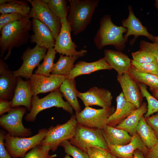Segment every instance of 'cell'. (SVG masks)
<instances>
[{"label": "cell", "mask_w": 158, "mask_h": 158, "mask_svg": "<svg viewBox=\"0 0 158 158\" xmlns=\"http://www.w3.org/2000/svg\"><path fill=\"white\" fill-rule=\"evenodd\" d=\"M152 96L157 99H158V88L151 91Z\"/></svg>", "instance_id": "obj_47"}, {"label": "cell", "mask_w": 158, "mask_h": 158, "mask_svg": "<svg viewBox=\"0 0 158 158\" xmlns=\"http://www.w3.org/2000/svg\"><path fill=\"white\" fill-rule=\"evenodd\" d=\"M128 73L137 83L149 87L150 91L158 88V75L140 72L132 66Z\"/></svg>", "instance_id": "obj_28"}, {"label": "cell", "mask_w": 158, "mask_h": 158, "mask_svg": "<svg viewBox=\"0 0 158 158\" xmlns=\"http://www.w3.org/2000/svg\"><path fill=\"white\" fill-rule=\"evenodd\" d=\"M47 131L46 128L41 129L36 134L29 137H15L6 133L4 136L5 146L12 158H24L28 151L41 144Z\"/></svg>", "instance_id": "obj_4"}, {"label": "cell", "mask_w": 158, "mask_h": 158, "mask_svg": "<svg viewBox=\"0 0 158 158\" xmlns=\"http://www.w3.org/2000/svg\"><path fill=\"white\" fill-rule=\"evenodd\" d=\"M69 141L72 145L85 152L87 149L91 147L108 148L102 130L78 124L75 135Z\"/></svg>", "instance_id": "obj_6"}, {"label": "cell", "mask_w": 158, "mask_h": 158, "mask_svg": "<svg viewBox=\"0 0 158 158\" xmlns=\"http://www.w3.org/2000/svg\"><path fill=\"white\" fill-rule=\"evenodd\" d=\"M133 60L140 63L157 62L155 57L152 54L143 50H139L131 53Z\"/></svg>", "instance_id": "obj_37"}, {"label": "cell", "mask_w": 158, "mask_h": 158, "mask_svg": "<svg viewBox=\"0 0 158 158\" xmlns=\"http://www.w3.org/2000/svg\"><path fill=\"white\" fill-rule=\"evenodd\" d=\"M61 28L60 32L55 40L54 49L57 52L62 55L69 56L82 57L85 54L86 50L80 51L76 49L77 45L71 39V27L66 18L60 19Z\"/></svg>", "instance_id": "obj_11"}, {"label": "cell", "mask_w": 158, "mask_h": 158, "mask_svg": "<svg viewBox=\"0 0 158 158\" xmlns=\"http://www.w3.org/2000/svg\"><path fill=\"white\" fill-rule=\"evenodd\" d=\"M6 133L5 131H0V158H12L6 150L4 145V136Z\"/></svg>", "instance_id": "obj_41"}, {"label": "cell", "mask_w": 158, "mask_h": 158, "mask_svg": "<svg viewBox=\"0 0 158 158\" xmlns=\"http://www.w3.org/2000/svg\"><path fill=\"white\" fill-rule=\"evenodd\" d=\"M31 9L27 3L24 4L6 3L0 4L1 14L16 13L29 17Z\"/></svg>", "instance_id": "obj_30"}, {"label": "cell", "mask_w": 158, "mask_h": 158, "mask_svg": "<svg viewBox=\"0 0 158 158\" xmlns=\"http://www.w3.org/2000/svg\"><path fill=\"white\" fill-rule=\"evenodd\" d=\"M78 97L81 100L85 107L97 105L104 109L111 107V93L104 88L93 87L85 92H79Z\"/></svg>", "instance_id": "obj_14"}, {"label": "cell", "mask_w": 158, "mask_h": 158, "mask_svg": "<svg viewBox=\"0 0 158 158\" xmlns=\"http://www.w3.org/2000/svg\"><path fill=\"white\" fill-rule=\"evenodd\" d=\"M33 34L30 35V42L48 50L54 47L55 39L49 28L40 21L32 19V21Z\"/></svg>", "instance_id": "obj_18"}, {"label": "cell", "mask_w": 158, "mask_h": 158, "mask_svg": "<svg viewBox=\"0 0 158 158\" xmlns=\"http://www.w3.org/2000/svg\"><path fill=\"white\" fill-rule=\"evenodd\" d=\"M154 134L158 140V131H154Z\"/></svg>", "instance_id": "obj_50"}, {"label": "cell", "mask_w": 158, "mask_h": 158, "mask_svg": "<svg viewBox=\"0 0 158 158\" xmlns=\"http://www.w3.org/2000/svg\"><path fill=\"white\" fill-rule=\"evenodd\" d=\"M145 118L147 124L154 131H158V112L155 115Z\"/></svg>", "instance_id": "obj_42"}, {"label": "cell", "mask_w": 158, "mask_h": 158, "mask_svg": "<svg viewBox=\"0 0 158 158\" xmlns=\"http://www.w3.org/2000/svg\"><path fill=\"white\" fill-rule=\"evenodd\" d=\"M140 49L145 50L152 54L158 63V44L150 43L143 40L140 43Z\"/></svg>", "instance_id": "obj_39"}, {"label": "cell", "mask_w": 158, "mask_h": 158, "mask_svg": "<svg viewBox=\"0 0 158 158\" xmlns=\"http://www.w3.org/2000/svg\"><path fill=\"white\" fill-rule=\"evenodd\" d=\"M56 52L54 48L48 49L43 63L38 66L35 73L47 76L50 75L53 68L54 60Z\"/></svg>", "instance_id": "obj_32"}, {"label": "cell", "mask_w": 158, "mask_h": 158, "mask_svg": "<svg viewBox=\"0 0 158 158\" xmlns=\"http://www.w3.org/2000/svg\"><path fill=\"white\" fill-rule=\"evenodd\" d=\"M32 6L29 15L30 18L40 21L50 29L55 40L61 28L60 19L49 9L47 4L42 0H28Z\"/></svg>", "instance_id": "obj_9"}, {"label": "cell", "mask_w": 158, "mask_h": 158, "mask_svg": "<svg viewBox=\"0 0 158 158\" xmlns=\"http://www.w3.org/2000/svg\"><path fill=\"white\" fill-rule=\"evenodd\" d=\"M110 154V158H118L112 154L111 152ZM133 155V158H146L143 153L138 150H135L134 152Z\"/></svg>", "instance_id": "obj_45"}, {"label": "cell", "mask_w": 158, "mask_h": 158, "mask_svg": "<svg viewBox=\"0 0 158 158\" xmlns=\"http://www.w3.org/2000/svg\"><path fill=\"white\" fill-rule=\"evenodd\" d=\"M77 122L75 115H72L65 123L50 126L41 144L49 146L51 151H56L63 141L69 140L74 136Z\"/></svg>", "instance_id": "obj_7"}, {"label": "cell", "mask_w": 158, "mask_h": 158, "mask_svg": "<svg viewBox=\"0 0 158 158\" xmlns=\"http://www.w3.org/2000/svg\"><path fill=\"white\" fill-rule=\"evenodd\" d=\"M79 57L60 55L58 61L54 63L51 74L66 76L74 67V63Z\"/></svg>", "instance_id": "obj_29"}, {"label": "cell", "mask_w": 158, "mask_h": 158, "mask_svg": "<svg viewBox=\"0 0 158 158\" xmlns=\"http://www.w3.org/2000/svg\"><path fill=\"white\" fill-rule=\"evenodd\" d=\"M25 17L18 13L1 14L0 16V30L7 24L13 21L21 20Z\"/></svg>", "instance_id": "obj_40"}, {"label": "cell", "mask_w": 158, "mask_h": 158, "mask_svg": "<svg viewBox=\"0 0 158 158\" xmlns=\"http://www.w3.org/2000/svg\"><path fill=\"white\" fill-rule=\"evenodd\" d=\"M17 77L9 70L6 64L0 60V99H12L16 86Z\"/></svg>", "instance_id": "obj_19"}, {"label": "cell", "mask_w": 158, "mask_h": 158, "mask_svg": "<svg viewBox=\"0 0 158 158\" xmlns=\"http://www.w3.org/2000/svg\"><path fill=\"white\" fill-rule=\"evenodd\" d=\"M29 17L10 22L2 28L0 37L1 56L7 52L4 59L5 60L10 55L14 47L25 44L30 38V31L32 26Z\"/></svg>", "instance_id": "obj_1"}, {"label": "cell", "mask_w": 158, "mask_h": 158, "mask_svg": "<svg viewBox=\"0 0 158 158\" xmlns=\"http://www.w3.org/2000/svg\"><path fill=\"white\" fill-rule=\"evenodd\" d=\"M112 69L104 58L91 62L80 61L75 64L66 77L67 78L74 79L79 75L89 74L98 71Z\"/></svg>", "instance_id": "obj_23"}, {"label": "cell", "mask_w": 158, "mask_h": 158, "mask_svg": "<svg viewBox=\"0 0 158 158\" xmlns=\"http://www.w3.org/2000/svg\"><path fill=\"white\" fill-rule=\"evenodd\" d=\"M50 147L48 145H37L32 148L27 153L24 158H54L56 154L50 155Z\"/></svg>", "instance_id": "obj_34"}, {"label": "cell", "mask_w": 158, "mask_h": 158, "mask_svg": "<svg viewBox=\"0 0 158 158\" xmlns=\"http://www.w3.org/2000/svg\"><path fill=\"white\" fill-rule=\"evenodd\" d=\"M47 50L45 48L37 45L32 49H27L21 57L23 61L21 66L18 69L13 72L14 76L30 79L32 75L34 69L44 59Z\"/></svg>", "instance_id": "obj_12"}, {"label": "cell", "mask_w": 158, "mask_h": 158, "mask_svg": "<svg viewBox=\"0 0 158 158\" xmlns=\"http://www.w3.org/2000/svg\"><path fill=\"white\" fill-rule=\"evenodd\" d=\"M138 84L142 97L145 98L147 103V111L144 117H147L158 112V100L148 92L147 86L140 83H138Z\"/></svg>", "instance_id": "obj_33"}, {"label": "cell", "mask_w": 158, "mask_h": 158, "mask_svg": "<svg viewBox=\"0 0 158 158\" xmlns=\"http://www.w3.org/2000/svg\"><path fill=\"white\" fill-rule=\"evenodd\" d=\"M75 85L74 79L66 78L61 85L59 90L77 114L80 112L81 109L77 99L79 92Z\"/></svg>", "instance_id": "obj_26"}, {"label": "cell", "mask_w": 158, "mask_h": 158, "mask_svg": "<svg viewBox=\"0 0 158 158\" xmlns=\"http://www.w3.org/2000/svg\"><path fill=\"white\" fill-rule=\"evenodd\" d=\"M117 78L126 100L139 108L142 104L143 97L138 83L128 73L118 75Z\"/></svg>", "instance_id": "obj_15"}, {"label": "cell", "mask_w": 158, "mask_h": 158, "mask_svg": "<svg viewBox=\"0 0 158 158\" xmlns=\"http://www.w3.org/2000/svg\"><path fill=\"white\" fill-rule=\"evenodd\" d=\"M132 8L131 6H128V16L121 22L122 25L127 30L126 34L124 35V37L128 39L130 35L134 36L133 39L130 42V44L132 45L138 37L141 36L146 37L153 42L155 36L150 34L147 28L143 25L140 20L135 15Z\"/></svg>", "instance_id": "obj_17"}, {"label": "cell", "mask_w": 158, "mask_h": 158, "mask_svg": "<svg viewBox=\"0 0 158 158\" xmlns=\"http://www.w3.org/2000/svg\"><path fill=\"white\" fill-rule=\"evenodd\" d=\"M145 157L146 158H158V141L149 149Z\"/></svg>", "instance_id": "obj_44"}, {"label": "cell", "mask_w": 158, "mask_h": 158, "mask_svg": "<svg viewBox=\"0 0 158 158\" xmlns=\"http://www.w3.org/2000/svg\"><path fill=\"white\" fill-rule=\"evenodd\" d=\"M107 144L110 151L118 158H133L134 152L137 150L141 151L145 157L149 150L137 133L132 136L130 142L126 145L116 146Z\"/></svg>", "instance_id": "obj_16"}, {"label": "cell", "mask_w": 158, "mask_h": 158, "mask_svg": "<svg viewBox=\"0 0 158 158\" xmlns=\"http://www.w3.org/2000/svg\"><path fill=\"white\" fill-rule=\"evenodd\" d=\"M102 130L107 144L111 145H125L131 140L132 136L122 129L107 125Z\"/></svg>", "instance_id": "obj_25"}, {"label": "cell", "mask_w": 158, "mask_h": 158, "mask_svg": "<svg viewBox=\"0 0 158 158\" xmlns=\"http://www.w3.org/2000/svg\"><path fill=\"white\" fill-rule=\"evenodd\" d=\"M67 19L73 34L77 35L84 31L91 21L99 0H69Z\"/></svg>", "instance_id": "obj_3"}, {"label": "cell", "mask_w": 158, "mask_h": 158, "mask_svg": "<svg viewBox=\"0 0 158 158\" xmlns=\"http://www.w3.org/2000/svg\"><path fill=\"white\" fill-rule=\"evenodd\" d=\"M46 3L51 11L60 19L66 18L69 6L66 0H42Z\"/></svg>", "instance_id": "obj_31"}, {"label": "cell", "mask_w": 158, "mask_h": 158, "mask_svg": "<svg viewBox=\"0 0 158 158\" xmlns=\"http://www.w3.org/2000/svg\"><path fill=\"white\" fill-rule=\"evenodd\" d=\"M147 103L144 102L138 108L133 111L116 128L127 131L132 136L136 133V129L140 118L147 111Z\"/></svg>", "instance_id": "obj_24"}, {"label": "cell", "mask_w": 158, "mask_h": 158, "mask_svg": "<svg viewBox=\"0 0 158 158\" xmlns=\"http://www.w3.org/2000/svg\"><path fill=\"white\" fill-rule=\"evenodd\" d=\"M116 108L114 113L107 119L106 124L115 127L121 123L133 111L137 109L133 104L127 101L122 92L116 97Z\"/></svg>", "instance_id": "obj_22"}, {"label": "cell", "mask_w": 158, "mask_h": 158, "mask_svg": "<svg viewBox=\"0 0 158 158\" xmlns=\"http://www.w3.org/2000/svg\"><path fill=\"white\" fill-rule=\"evenodd\" d=\"M63 158H71V157H70L69 155L66 154Z\"/></svg>", "instance_id": "obj_51"}, {"label": "cell", "mask_w": 158, "mask_h": 158, "mask_svg": "<svg viewBox=\"0 0 158 158\" xmlns=\"http://www.w3.org/2000/svg\"><path fill=\"white\" fill-rule=\"evenodd\" d=\"M136 133L144 144L149 149L158 141L154 131L147 124L144 116L140 119L137 128Z\"/></svg>", "instance_id": "obj_27"}, {"label": "cell", "mask_w": 158, "mask_h": 158, "mask_svg": "<svg viewBox=\"0 0 158 158\" xmlns=\"http://www.w3.org/2000/svg\"><path fill=\"white\" fill-rule=\"evenodd\" d=\"M99 27L94 39L97 48L101 49L108 45L113 46L118 51L123 50L128 39L123 34L127 29L122 25L118 26L112 22L110 15H104L100 19Z\"/></svg>", "instance_id": "obj_2"}, {"label": "cell", "mask_w": 158, "mask_h": 158, "mask_svg": "<svg viewBox=\"0 0 158 158\" xmlns=\"http://www.w3.org/2000/svg\"><path fill=\"white\" fill-rule=\"evenodd\" d=\"M115 110L114 106L108 109H99L85 107L83 110L75 114V116L78 124L102 130L107 125V119Z\"/></svg>", "instance_id": "obj_8"}, {"label": "cell", "mask_w": 158, "mask_h": 158, "mask_svg": "<svg viewBox=\"0 0 158 158\" xmlns=\"http://www.w3.org/2000/svg\"><path fill=\"white\" fill-rule=\"evenodd\" d=\"M26 1H18L16 0H0V4L6 3H15L19 4H24L26 3Z\"/></svg>", "instance_id": "obj_46"}, {"label": "cell", "mask_w": 158, "mask_h": 158, "mask_svg": "<svg viewBox=\"0 0 158 158\" xmlns=\"http://www.w3.org/2000/svg\"><path fill=\"white\" fill-rule=\"evenodd\" d=\"M64 149L66 154L73 158H89L87 153L72 145L69 140L63 141L60 145Z\"/></svg>", "instance_id": "obj_35"}, {"label": "cell", "mask_w": 158, "mask_h": 158, "mask_svg": "<svg viewBox=\"0 0 158 158\" xmlns=\"http://www.w3.org/2000/svg\"><path fill=\"white\" fill-rule=\"evenodd\" d=\"M108 65L116 71L118 75L128 73L131 66V59L119 51L105 49L104 57Z\"/></svg>", "instance_id": "obj_21"}, {"label": "cell", "mask_w": 158, "mask_h": 158, "mask_svg": "<svg viewBox=\"0 0 158 158\" xmlns=\"http://www.w3.org/2000/svg\"><path fill=\"white\" fill-rule=\"evenodd\" d=\"M154 5L158 11V0H156L155 1Z\"/></svg>", "instance_id": "obj_48"}, {"label": "cell", "mask_w": 158, "mask_h": 158, "mask_svg": "<svg viewBox=\"0 0 158 158\" xmlns=\"http://www.w3.org/2000/svg\"><path fill=\"white\" fill-rule=\"evenodd\" d=\"M12 101L0 99V114L9 112L12 109L11 107Z\"/></svg>", "instance_id": "obj_43"}, {"label": "cell", "mask_w": 158, "mask_h": 158, "mask_svg": "<svg viewBox=\"0 0 158 158\" xmlns=\"http://www.w3.org/2000/svg\"><path fill=\"white\" fill-rule=\"evenodd\" d=\"M66 78V76L63 75L51 74L47 76L36 73L32 74L29 80L33 96L59 89Z\"/></svg>", "instance_id": "obj_13"}, {"label": "cell", "mask_w": 158, "mask_h": 158, "mask_svg": "<svg viewBox=\"0 0 158 158\" xmlns=\"http://www.w3.org/2000/svg\"><path fill=\"white\" fill-rule=\"evenodd\" d=\"M32 96L29 80L24 81L21 77H17L16 86L11 100V107L23 106L30 111Z\"/></svg>", "instance_id": "obj_20"}, {"label": "cell", "mask_w": 158, "mask_h": 158, "mask_svg": "<svg viewBox=\"0 0 158 158\" xmlns=\"http://www.w3.org/2000/svg\"><path fill=\"white\" fill-rule=\"evenodd\" d=\"M131 66L139 71L158 75V63L157 62L140 63L131 59Z\"/></svg>", "instance_id": "obj_36"}, {"label": "cell", "mask_w": 158, "mask_h": 158, "mask_svg": "<svg viewBox=\"0 0 158 158\" xmlns=\"http://www.w3.org/2000/svg\"><path fill=\"white\" fill-rule=\"evenodd\" d=\"M153 43H155L158 44V36H155Z\"/></svg>", "instance_id": "obj_49"}, {"label": "cell", "mask_w": 158, "mask_h": 158, "mask_svg": "<svg viewBox=\"0 0 158 158\" xmlns=\"http://www.w3.org/2000/svg\"><path fill=\"white\" fill-rule=\"evenodd\" d=\"M25 107H16L6 114H2L0 118V125L12 136L21 138L28 137L32 133L29 128H25L22 119L26 112Z\"/></svg>", "instance_id": "obj_10"}, {"label": "cell", "mask_w": 158, "mask_h": 158, "mask_svg": "<svg viewBox=\"0 0 158 158\" xmlns=\"http://www.w3.org/2000/svg\"><path fill=\"white\" fill-rule=\"evenodd\" d=\"M86 152L89 158H110V151L108 148L91 147L87 149Z\"/></svg>", "instance_id": "obj_38"}, {"label": "cell", "mask_w": 158, "mask_h": 158, "mask_svg": "<svg viewBox=\"0 0 158 158\" xmlns=\"http://www.w3.org/2000/svg\"><path fill=\"white\" fill-rule=\"evenodd\" d=\"M63 96L59 89L51 92L47 96L41 99L37 96H32L31 100L32 108L30 113L25 116V119L28 122L34 121L40 112L53 107L61 108L72 114L73 108L67 102L63 100Z\"/></svg>", "instance_id": "obj_5"}]
</instances>
